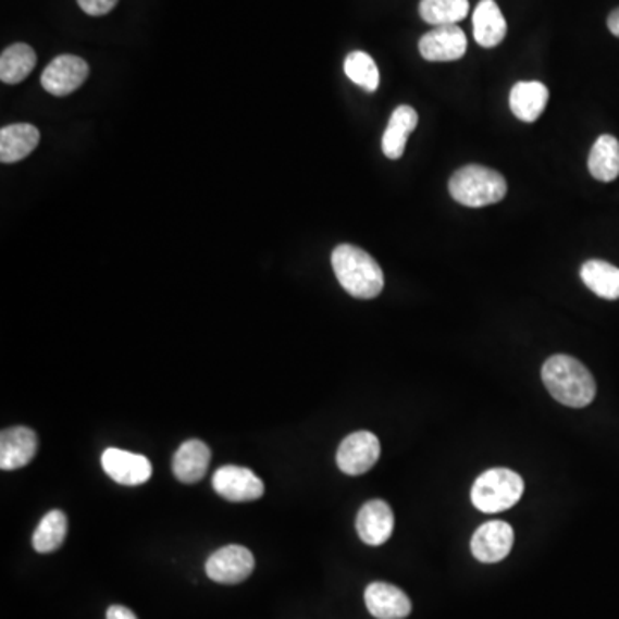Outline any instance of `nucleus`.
<instances>
[{
	"label": "nucleus",
	"mask_w": 619,
	"mask_h": 619,
	"mask_svg": "<svg viewBox=\"0 0 619 619\" xmlns=\"http://www.w3.org/2000/svg\"><path fill=\"white\" fill-rule=\"evenodd\" d=\"M331 262L341 286L355 298L372 300L384 289L381 265L366 250L355 245H339L334 248Z\"/></svg>",
	"instance_id": "f03ea898"
},
{
	"label": "nucleus",
	"mask_w": 619,
	"mask_h": 619,
	"mask_svg": "<svg viewBox=\"0 0 619 619\" xmlns=\"http://www.w3.org/2000/svg\"><path fill=\"white\" fill-rule=\"evenodd\" d=\"M589 171L603 183H611L619 176V141L615 136L603 135L595 140L589 156Z\"/></svg>",
	"instance_id": "412c9836"
},
{
	"label": "nucleus",
	"mask_w": 619,
	"mask_h": 619,
	"mask_svg": "<svg viewBox=\"0 0 619 619\" xmlns=\"http://www.w3.org/2000/svg\"><path fill=\"white\" fill-rule=\"evenodd\" d=\"M467 35L456 25L435 26L419 41V50L425 61H458L467 52Z\"/></svg>",
	"instance_id": "9d476101"
},
{
	"label": "nucleus",
	"mask_w": 619,
	"mask_h": 619,
	"mask_svg": "<svg viewBox=\"0 0 619 619\" xmlns=\"http://www.w3.org/2000/svg\"><path fill=\"white\" fill-rule=\"evenodd\" d=\"M40 144V132L34 124L17 123L0 129V160L14 164L26 159Z\"/></svg>",
	"instance_id": "dca6fc26"
},
{
	"label": "nucleus",
	"mask_w": 619,
	"mask_h": 619,
	"mask_svg": "<svg viewBox=\"0 0 619 619\" xmlns=\"http://www.w3.org/2000/svg\"><path fill=\"white\" fill-rule=\"evenodd\" d=\"M102 467L107 475L121 485H141L152 476V463L148 458L117 447L103 451Z\"/></svg>",
	"instance_id": "9b49d317"
},
{
	"label": "nucleus",
	"mask_w": 619,
	"mask_h": 619,
	"mask_svg": "<svg viewBox=\"0 0 619 619\" xmlns=\"http://www.w3.org/2000/svg\"><path fill=\"white\" fill-rule=\"evenodd\" d=\"M506 32L508 25L496 0H480L473 13V35L476 44L485 49H493L505 40Z\"/></svg>",
	"instance_id": "a211bd4d"
},
{
	"label": "nucleus",
	"mask_w": 619,
	"mask_h": 619,
	"mask_svg": "<svg viewBox=\"0 0 619 619\" xmlns=\"http://www.w3.org/2000/svg\"><path fill=\"white\" fill-rule=\"evenodd\" d=\"M67 533V518L66 515L59 511V509H53L44 517L40 521V525L35 530L34 547L37 553L49 554L53 550H58L59 547L66 541Z\"/></svg>",
	"instance_id": "5701e85b"
},
{
	"label": "nucleus",
	"mask_w": 619,
	"mask_h": 619,
	"mask_svg": "<svg viewBox=\"0 0 619 619\" xmlns=\"http://www.w3.org/2000/svg\"><path fill=\"white\" fill-rule=\"evenodd\" d=\"M513 542V527L506 521H487L473 533L472 554L480 562L493 565L508 558Z\"/></svg>",
	"instance_id": "1a4fd4ad"
},
{
	"label": "nucleus",
	"mask_w": 619,
	"mask_h": 619,
	"mask_svg": "<svg viewBox=\"0 0 619 619\" xmlns=\"http://www.w3.org/2000/svg\"><path fill=\"white\" fill-rule=\"evenodd\" d=\"M607 28L615 37L619 38V8L615 9L609 17H607Z\"/></svg>",
	"instance_id": "cd10ccee"
},
{
	"label": "nucleus",
	"mask_w": 619,
	"mask_h": 619,
	"mask_svg": "<svg viewBox=\"0 0 619 619\" xmlns=\"http://www.w3.org/2000/svg\"><path fill=\"white\" fill-rule=\"evenodd\" d=\"M37 66V53L26 44H14L0 55V79L8 85L25 82Z\"/></svg>",
	"instance_id": "4be33fe9"
},
{
	"label": "nucleus",
	"mask_w": 619,
	"mask_h": 619,
	"mask_svg": "<svg viewBox=\"0 0 619 619\" xmlns=\"http://www.w3.org/2000/svg\"><path fill=\"white\" fill-rule=\"evenodd\" d=\"M417 124H419V114L413 107L399 106L398 109H394L386 132L382 136V152L387 159L396 160L405 153L408 136L413 133Z\"/></svg>",
	"instance_id": "6ab92c4d"
},
{
	"label": "nucleus",
	"mask_w": 619,
	"mask_h": 619,
	"mask_svg": "<svg viewBox=\"0 0 619 619\" xmlns=\"http://www.w3.org/2000/svg\"><path fill=\"white\" fill-rule=\"evenodd\" d=\"M120 0H78L79 8L90 16H103L111 13Z\"/></svg>",
	"instance_id": "a878e982"
},
{
	"label": "nucleus",
	"mask_w": 619,
	"mask_h": 619,
	"mask_svg": "<svg viewBox=\"0 0 619 619\" xmlns=\"http://www.w3.org/2000/svg\"><path fill=\"white\" fill-rule=\"evenodd\" d=\"M345 73L355 85L370 91V94L377 90L379 83H381L377 64L370 58L369 53L361 52V50L348 53L345 61Z\"/></svg>",
	"instance_id": "393cba45"
},
{
	"label": "nucleus",
	"mask_w": 619,
	"mask_h": 619,
	"mask_svg": "<svg viewBox=\"0 0 619 619\" xmlns=\"http://www.w3.org/2000/svg\"><path fill=\"white\" fill-rule=\"evenodd\" d=\"M37 434L28 426H13L0 434V468L17 470L26 467L37 455Z\"/></svg>",
	"instance_id": "ddd939ff"
},
{
	"label": "nucleus",
	"mask_w": 619,
	"mask_h": 619,
	"mask_svg": "<svg viewBox=\"0 0 619 619\" xmlns=\"http://www.w3.org/2000/svg\"><path fill=\"white\" fill-rule=\"evenodd\" d=\"M255 570L253 554L243 546H226L207 559V577L222 585L245 582Z\"/></svg>",
	"instance_id": "423d86ee"
},
{
	"label": "nucleus",
	"mask_w": 619,
	"mask_h": 619,
	"mask_svg": "<svg viewBox=\"0 0 619 619\" xmlns=\"http://www.w3.org/2000/svg\"><path fill=\"white\" fill-rule=\"evenodd\" d=\"M366 604L370 615L377 619H405L411 612L410 597L391 583H370L366 591Z\"/></svg>",
	"instance_id": "4468645a"
},
{
	"label": "nucleus",
	"mask_w": 619,
	"mask_h": 619,
	"mask_svg": "<svg viewBox=\"0 0 619 619\" xmlns=\"http://www.w3.org/2000/svg\"><path fill=\"white\" fill-rule=\"evenodd\" d=\"M212 487L219 496L231 503L260 499L265 491L262 480L251 470L245 467H233V465L221 467L218 472L213 473Z\"/></svg>",
	"instance_id": "6e6552de"
},
{
	"label": "nucleus",
	"mask_w": 619,
	"mask_h": 619,
	"mask_svg": "<svg viewBox=\"0 0 619 619\" xmlns=\"http://www.w3.org/2000/svg\"><path fill=\"white\" fill-rule=\"evenodd\" d=\"M470 11L468 0H422L420 16L432 26L456 25Z\"/></svg>",
	"instance_id": "b1692460"
},
{
	"label": "nucleus",
	"mask_w": 619,
	"mask_h": 619,
	"mask_svg": "<svg viewBox=\"0 0 619 619\" xmlns=\"http://www.w3.org/2000/svg\"><path fill=\"white\" fill-rule=\"evenodd\" d=\"M381 458V443L377 435L369 431L355 432L348 435L339 449L336 461L341 472L346 475H361L369 472Z\"/></svg>",
	"instance_id": "39448f33"
},
{
	"label": "nucleus",
	"mask_w": 619,
	"mask_h": 619,
	"mask_svg": "<svg viewBox=\"0 0 619 619\" xmlns=\"http://www.w3.org/2000/svg\"><path fill=\"white\" fill-rule=\"evenodd\" d=\"M357 532L367 546H382L394 532V513L386 500H369L357 517Z\"/></svg>",
	"instance_id": "f8f14e48"
},
{
	"label": "nucleus",
	"mask_w": 619,
	"mask_h": 619,
	"mask_svg": "<svg viewBox=\"0 0 619 619\" xmlns=\"http://www.w3.org/2000/svg\"><path fill=\"white\" fill-rule=\"evenodd\" d=\"M523 479L508 468H491L475 480L472 503L482 513H500L513 508L523 496Z\"/></svg>",
	"instance_id": "20e7f679"
},
{
	"label": "nucleus",
	"mask_w": 619,
	"mask_h": 619,
	"mask_svg": "<svg viewBox=\"0 0 619 619\" xmlns=\"http://www.w3.org/2000/svg\"><path fill=\"white\" fill-rule=\"evenodd\" d=\"M107 619H138L132 609L124 606H111L107 611Z\"/></svg>",
	"instance_id": "bb28decb"
},
{
	"label": "nucleus",
	"mask_w": 619,
	"mask_h": 619,
	"mask_svg": "<svg viewBox=\"0 0 619 619\" xmlns=\"http://www.w3.org/2000/svg\"><path fill=\"white\" fill-rule=\"evenodd\" d=\"M549 100V90L541 82H520L511 88L509 107L518 120L533 123L541 117Z\"/></svg>",
	"instance_id": "f3484780"
},
{
	"label": "nucleus",
	"mask_w": 619,
	"mask_h": 619,
	"mask_svg": "<svg viewBox=\"0 0 619 619\" xmlns=\"http://www.w3.org/2000/svg\"><path fill=\"white\" fill-rule=\"evenodd\" d=\"M88 74H90V67L87 61H83L78 55L64 53L53 59L46 67L41 74V87L53 97H66L87 82Z\"/></svg>",
	"instance_id": "0eeeda50"
},
{
	"label": "nucleus",
	"mask_w": 619,
	"mask_h": 619,
	"mask_svg": "<svg viewBox=\"0 0 619 619\" xmlns=\"http://www.w3.org/2000/svg\"><path fill=\"white\" fill-rule=\"evenodd\" d=\"M506 191L508 185L503 174L484 165H465L449 179L451 197L461 206L472 209L494 206L506 197Z\"/></svg>",
	"instance_id": "7ed1b4c3"
},
{
	"label": "nucleus",
	"mask_w": 619,
	"mask_h": 619,
	"mask_svg": "<svg viewBox=\"0 0 619 619\" xmlns=\"http://www.w3.org/2000/svg\"><path fill=\"white\" fill-rule=\"evenodd\" d=\"M542 381L550 396L565 407H589L597 393L594 375L582 361L568 355L550 357L542 367Z\"/></svg>",
	"instance_id": "f257e3e1"
},
{
	"label": "nucleus",
	"mask_w": 619,
	"mask_h": 619,
	"mask_svg": "<svg viewBox=\"0 0 619 619\" xmlns=\"http://www.w3.org/2000/svg\"><path fill=\"white\" fill-rule=\"evenodd\" d=\"M210 447L198 440L181 444L173 460V472L183 484H197L209 470Z\"/></svg>",
	"instance_id": "2eb2a0df"
},
{
	"label": "nucleus",
	"mask_w": 619,
	"mask_h": 619,
	"mask_svg": "<svg viewBox=\"0 0 619 619\" xmlns=\"http://www.w3.org/2000/svg\"><path fill=\"white\" fill-rule=\"evenodd\" d=\"M585 286L604 300H618L619 298V269L604 260H589L583 263L580 271Z\"/></svg>",
	"instance_id": "aec40b11"
}]
</instances>
